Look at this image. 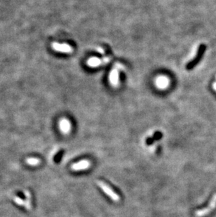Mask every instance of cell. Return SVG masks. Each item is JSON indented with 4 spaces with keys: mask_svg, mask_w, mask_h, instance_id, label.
Here are the masks:
<instances>
[{
    "mask_svg": "<svg viewBox=\"0 0 216 217\" xmlns=\"http://www.w3.org/2000/svg\"><path fill=\"white\" fill-rule=\"evenodd\" d=\"M205 48H206V47L204 46V45H201L199 48V49H198V52H197V55H196V57L192 60H191L189 63L187 64V65H186V69L187 70L192 69V68L197 64V63L199 62V60H200L201 57H202V54H203V52H204V51H205Z\"/></svg>",
    "mask_w": 216,
    "mask_h": 217,
    "instance_id": "obj_3",
    "label": "cell"
},
{
    "mask_svg": "<svg viewBox=\"0 0 216 217\" xmlns=\"http://www.w3.org/2000/svg\"><path fill=\"white\" fill-rule=\"evenodd\" d=\"M156 85L161 89H164L169 85V80L165 76H160L156 80Z\"/></svg>",
    "mask_w": 216,
    "mask_h": 217,
    "instance_id": "obj_8",
    "label": "cell"
},
{
    "mask_svg": "<svg viewBox=\"0 0 216 217\" xmlns=\"http://www.w3.org/2000/svg\"><path fill=\"white\" fill-rule=\"evenodd\" d=\"M213 89L216 91V82H214L213 84Z\"/></svg>",
    "mask_w": 216,
    "mask_h": 217,
    "instance_id": "obj_14",
    "label": "cell"
},
{
    "mask_svg": "<svg viewBox=\"0 0 216 217\" xmlns=\"http://www.w3.org/2000/svg\"><path fill=\"white\" fill-rule=\"evenodd\" d=\"M162 133L161 132H157L155 133V134L154 135V136H153L152 138L154 140H157V139H159V138H160L161 137H162Z\"/></svg>",
    "mask_w": 216,
    "mask_h": 217,
    "instance_id": "obj_12",
    "label": "cell"
},
{
    "mask_svg": "<svg viewBox=\"0 0 216 217\" xmlns=\"http://www.w3.org/2000/svg\"><path fill=\"white\" fill-rule=\"evenodd\" d=\"M54 49L57 51L62 53H70L72 51V48L70 45L67 44H58V43H54L53 45Z\"/></svg>",
    "mask_w": 216,
    "mask_h": 217,
    "instance_id": "obj_7",
    "label": "cell"
},
{
    "mask_svg": "<svg viewBox=\"0 0 216 217\" xmlns=\"http://www.w3.org/2000/svg\"><path fill=\"white\" fill-rule=\"evenodd\" d=\"M26 162L27 165L30 166H37L39 165L40 160L38 158H28L27 159Z\"/></svg>",
    "mask_w": 216,
    "mask_h": 217,
    "instance_id": "obj_10",
    "label": "cell"
},
{
    "mask_svg": "<svg viewBox=\"0 0 216 217\" xmlns=\"http://www.w3.org/2000/svg\"><path fill=\"white\" fill-rule=\"evenodd\" d=\"M60 129L63 133H68L71 130V124L67 119H62L60 122Z\"/></svg>",
    "mask_w": 216,
    "mask_h": 217,
    "instance_id": "obj_9",
    "label": "cell"
},
{
    "mask_svg": "<svg viewBox=\"0 0 216 217\" xmlns=\"http://www.w3.org/2000/svg\"><path fill=\"white\" fill-rule=\"evenodd\" d=\"M216 208V193L214 194L210 200L209 204L205 208L199 209L195 211V216L197 217H203L209 214Z\"/></svg>",
    "mask_w": 216,
    "mask_h": 217,
    "instance_id": "obj_2",
    "label": "cell"
},
{
    "mask_svg": "<svg viewBox=\"0 0 216 217\" xmlns=\"http://www.w3.org/2000/svg\"><path fill=\"white\" fill-rule=\"evenodd\" d=\"M97 184L99 187L101 188V190L106 194V195L110 197L113 201L119 202L120 200V197L117 193L113 190V189L110 187L109 185H107L106 183L103 182L102 181H97Z\"/></svg>",
    "mask_w": 216,
    "mask_h": 217,
    "instance_id": "obj_1",
    "label": "cell"
},
{
    "mask_svg": "<svg viewBox=\"0 0 216 217\" xmlns=\"http://www.w3.org/2000/svg\"><path fill=\"white\" fill-rule=\"evenodd\" d=\"M13 199L15 201V203H17L18 204H19V205L21 206H26V202H23V200H22L20 198H18V197L14 196Z\"/></svg>",
    "mask_w": 216,
    "mask_h": 217,
    "instance_id": "obj_11",
    "label": "cell"
},
{
    "mask_svg": "<svg viewBox=\"0 0 216 217\" xmlns=\"http://www.w3.org/2000/svg\"><path fill=\"white\" fill-rule=\"evenodd\" d=\"M97 51H98V52L100 53V54H105L104 49H102V48H98V49H97Z\"/></svg>",
    "mask_w": 216,
    "mask_h": 217,
    "instance_id": "obj_13",
    "label": "cell"
},
{
    "mask_svg": "<svg viewBox=\"0 0 216 217\" xmlns=\"http://www.w3.org/2000/svg\"><path fill=\"white\" fill-rule=\"evenodd\" d=\"M91 165V163L88 160H83L72 165L71 169L73 171H83L88 170Z\"/></svg>",
    "mask_w": 216,
    "mask_h": 217,
    "instance_id": "obj_5",
    "label": "cell"
},
{
    "mask_svg": "<svg viewBox=\"0 0 216 217\" xmlns=\"http://www.w3.org/2000/svg\"><path fill=\"white\" fill-rule=\"evenodd\" d=\"M110 61V57H105L104 59H100L99 58L94 57L88 60V65H89L90 67L91 68H95L98 66H100L101 65H105L108 63Z\"/></svg>",
    "mask_w": 216,
    "mask_h": 217,
    "instance_id": "obj_4",
    "label": "cell"
},
{
    "mask_svg": "<svg viewBox=\"0 0 216 217\" xmlns=\"http://www.w3.org/2000/svg\"><path fill=\"white\" fill-rule=\"evenodd\" d=\"M119 69H118L117 67H115L113 69L110 75V81L111 82V84L114 87H116L118 85L119 82Z\"/></svg>",
    "mask_w": 216,
    "mask_h": 217,
    "instance_id": "obj_6",
    "label": "cell"
}]
</instances>
